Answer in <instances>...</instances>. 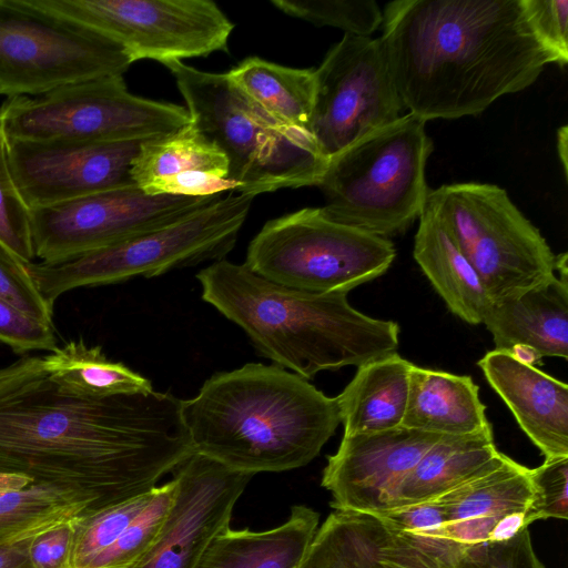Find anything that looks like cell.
Listing matches in <instances>:
<instances>
[{"label": "cell", "mask_w": 568, "mask_h": 568, "mask_svg": "<svg viewBox=\"0 0 568 568\" xmlns=\"http://www.w3.org/2000/svg\"><path fill=\"white\" fill-rule=\"evenodd\" d=\"M193 453L171 393L82 397L47 376L0 404V473L78 493L90 513L152 489Z\"/></svg>", "instance_id": "1"}, {"label": "cell", "mask_w": 568, "mask_h": 568, "mask_svg": "<svg viewBox=\"0 0 568 568\" xmlns=\"http://www.w3.org/2000/svg\"><path fill=\"white\" fill-rule=\"evenodd\" d=\"M382 27L404 106L426 122L477 115L554 63L521 0H395Z\"/></svg>", "instance_id": "2"}, {"label": "cell", "mask_w": 568, "mask_h": 568, "mask_svg": "<svg viewBox=\"0 0 568 568\" xmlns=\"http://www.w3.org/2000/svg\"><path fill=\"white\" fill-rule=\"evenodd\" d=\"M181 415L194 453L253 476L306 466L341 424L335 397L262 363L212 375Z\"/></svg>", "instance_id": "3"}, {"label": "cell", "mask_w": 568, "mask_h": 568, "mask_svg": "<svg viewBox=\"0 0 568 568\" xmlns=\"http://www.w3.org/2000/svg\"><path fill=\"white\" fill-rule=\"evenodd\" d=\"M196 278L202 300L240 326L262 356L306 379L395 353L399 326L355 310L347 294H315L220 260Z\"/></svg>", "instance_id": "4"}, {"label": "cell", "mask_w": 568, "mask_h": 568, "mask_svg": "<svg viewBox=\"0 0 568 568\" xmlns=\"http://www.w3.org/2000/svg\"><path fill=\"white\" fill-rule=\"evenodd\" d=\"M163 65L175 80L191 123L226 155L232 192L254 197L318 186L329 159L308 132L268 116L225 72L199 70L182 61Z\"/></svg>", "instance_id": "5"}, {"label": "cell", "mask_w": 568, "mask_h": 568, "mask_svg": "<svg viewBox=\"0 0 568 568\" xmlns=\"http://www.w3.org/2000/svg\"><path fill=\"white\" fill-rule=\"evenodd\" d=\"M432 151L426 121L409 112L366 134L329 158L323 213L381 237L403 233L425 207Z\"/></svg>", "instance_id": "6"}, {"label": "cell", "mask_w": 568, "mask_h": 568, "mask_svg": "<svg viewBox=\"0 0 568 568\" xmlns=\"http://www.w3.org/2000/svg\"><path fill=\"white\" fill-rule=\"evenodd\" d=\"M253 196L232 192L152 232L58 264L26 263L45 302L63 293L220 261L234 247Z\"/></svg>", "instance_id": "7"}, {"label": "cell", "mask_w": 568, "mask_h": 568, "mask_svg": "<svg viewBox=\"0 0 568 568\" xmlns=\"http://www.w3.org/2000/svg\"><path fill=\"white\" fill-rule=\"evenodd\" d=\"M191 121L179 104L131 93L123 75L94 78L0 106L6 140L123 142L172 133Z\"/></svg>", "instance_id": "8"}, {"label": "cell", "mask_w": 568, "mask_h": 568, "mask_svg": "<svg viewBox=\"0 0 568 568\" xmlns=\"http://www.w3.org/2000/svg\"><path fill=\"white\" fill-rule=\"evenodd\" d=\"M394 244L305 207L266 222L250 242L245 265L276 284L315 294H347L383 275Z\"/></svg>", "instance_id": "9"}, {"label": "cell", "mask_w": 568, "mask_h": 568, "mask_svg": "<svg viewBox=\"0 0 568 568\" xmlns=\"http://www.w3.org/2000/svg\"><path fill=\"white\" fill-rule=\"evenodd\" d=\"M425 205L444 221L491 302L556 275V255L504 189L445 184L429 191Z\"/></svg>", "instance_id": "10"}, {"label": "cell", "mask_w": 568, "mask_h": 568, "mask_svg": "<svg viewBox=\"0 0 568 568\" xmlns=\"http://www.w3.org/2000/svg\"><path fill=\"white\" fill-rule=\"evenodd\" d=\"M132 63L120 43L40 0H0V95L36 97L68 83L123 75Z\"/></svg>", "instance_id": "11"}, {"label": "cell", "mask_w": 568, "mask_h": 568, "mask_svg": "<svg viewBox=\"0 0 568 568\" xmlns=\"http://www.w3.org/2000/svg\"><path fill=\"white\" fill-rule=\"evenodd\" d=\"M120 43L133 63L162 64L227 50L233 22L210 0H40Z\"/></svg>", "instance_id": "12"}, {"label": "cell", "mask_w": 568, "mask_h": 568, "mask_svg": "<svg viewBox=\"0 0 568 568\" xmlns=\"http://www.w3.org/2000/svg\"><path fill=\"white\" fill-rule=\"evenodd\" d=\"M221 195H149L132 185L30 209L34 257L70 261L169 225Z\"/></svg>", "instance_id": "13"}, {"label": "cell", "mask_w": 568, "mask_h": 568, "mask_svg": "<svg viewBox=\"0 0 568 568\" xmlns=\"http://www.w3.org/2000/svg\"><path fill=\"white\" fill-rule=\"evenodd\" d=\"M315 70L308 131L329 159L405 109L378 39L344 34Z\"/></svg>", "instance_id": "14"}, {"label": "cell", "mask_w": 568, "mask_h": 568, "mask_svg": "<svg viewBox=\"0 0 568 568\" xmlns=\"http://www.w3.org/2000/svg\"><path fill=\"white\" fill-rule=\"evenodd\" d=\"M143 141L7 140V151L22 199L37 209L135 185L131 165Z\"/></svg>", "instance_id": "15"}, {"label": "cell", "mask_w": 568, "mask_h": 568, "mask_svg": "<svg viewBox=\"0 0 568 568\" xmlns=\"http://www.w3.org/2000/svg\"><path fill=\"white\" fill-rule=\"evenodd\" d=\"M175 498L155 541L132 568H197L253 475L193 453L175 470Z\"/></svg>", "instance_id": "16"}, {"label": "cell", "mask_w": 568, "mask_h": 568, "mask_svg": "<svg viewBox=\"0 0 568 568\" xmlns=\"http://www.w3.org/2000/svg\"><path fill=\"white\" fill-rule=\"evenodd\" d=\"M443 436L402 426L343 435L322 476L332 507L374 516L394 509L402 483Z\"/></svg>", "instance_id": "17"}, {"label": "cell", "mask_w": 568, "mask_h": 568, "mask_svg": "<svg viewBox=\"0 0 568 568\" xmlns=\"http://www.w3.org/2000/svg\"><path fill=\"white\" fill-rule=\"evenodd\" d=\"M455 541L464 549L509 539L534 523L530 468L508 456L436 498Z\"/></svg>", "instance_id": "18"}, {"label": "cell", "mask_w": 568, "mask_h": 568, "mask_svg": "<svg viewBox=\"0 0 568 568\" xmlns=\"http://www.w3.org/2000/svg\"><path fill=\"white\" fill-rule=\"evenodd\" d=\"M173 477L161 486L80 516L72 568H132L149 551L175 498Z\"/></svg>", "instance_id": "19"}, {"label": "cell", "mask_w": 568, "mask_h": 568, "mask_svg": "<svg viewBox=\"0 0 568 568\" xmlns=\"http://www.w3.org/2000/svg\"><path fill=\"white\" fill-rule=\"evenodd\" d=\"M229 160L190 121L144 140L131 165L133 183L149 195L207 196L232 192Z\"/></svg>", "instance_id": "20"}, {"label": "cell", "mask_w": 568, "mask_h": 568, "mask_svg": "<svg viewBox=\"0 0 568 568\" xmlns=\"http://www.w3.org/2000/svg\"><path fill=\"white\" fill-rule=\"evenodd\" d=\"M545 459L568 457V386L510 353L493 349L477 363Z\"/></svg>", "instance_id": "21"}, {"label": "cell", "mask_w": 568, "mask_h": 568, "mask_svg": "<svg viewBox=\"0 0 568 568\" xmlns=\"http://www.w3.org/2000/svg\"><path fill=\"white\" fill-rule=\"evenodd\" d=\"M559 276L490 303L483 324L496 348L525 346L544 357L568 358L567 253L556 256Z\"/></svg>", "instance_id": "22"}, {"label": "cell", "mask_w": 568, "mask_h": 568, "mask_svg": "<svg viewBox=\"0 0 568 568\" xmlns=\"http://www.w3.org/2000/svg\"><path fill=\"white\" fill-rule=\"evenodd\" d=\"M479 388L468 375L412 365L402 427L459 436L491 427Z\"/></svg>", "instance_id": "23"}, {"label": "cell", "mask_w": 568, "mask_h": 568, "mask_svg": "<svg viewBox=\"0 0 568 568\" xmlns=\"http://www.w3.org/2000/svg\"><path fill=\"white\" fill-rule=\"evenodd\" d=\"M413 255L447 307L468 324H483L490 298L444 221L425 205Z\"/></svg>", "instance_id": "24"}, {"label": "cell", "mask_w": 568, "mask_h": 568, "mask_svg": "<svg viewBox=\"0 0 568 568\" xmlns=\"http://www.w3.org/2000/svg\"><path fill=\"white\" fill-rule=\"evenodd\" d=\"M320 515L296 505L280 526L267 530L221 531L197 568H298L318 528Z\"/></svg>", "instance_id": "25"}, {"label": "cell", "mask_w": 568, "mask_h": 568, "mask_svg": "<svg viewBox=\"0 0 568 568\" xmlns=\"http://www.w3.org/2000/svg\"><path fill=\"white\" fill-rule=\"evenodd\" d=\"M412 365L395 352L357 367L352 381L335 397L343 435L402 426Z\"/></svg>", "instance_id": "26"}, {"label": "cell", "mask_w": 568, "mask_h": 568, "mask_svg": "<svg viewBox=\"0 0 568 568\" xmlns=\"http://www.w3.org/2000/svg\"><path fill=\"white\" fill-rule=\"evenodd\" d=\"M376 517L383 529L385 568H454L465 551L455 541L445 508L437 499Z\"/></svg>", "instance_id": "27"}, {"label": "cell", "mask_w": 568, "mask_h": 568, "mask_svg": "<svg viewBox=\"0 0 568 568\" xmlns=\"http://www.w3.org/2000/svg\"><path fill=\"white\" fill-rule=\"evenodd\" d=\"M500 455L491 427L469 435L443 436L402 483L395 508L438 498L484 471Z\"/></svg>", "instance_id": "28"}, {"label": "cell", "mask_w": 568, "mask_h": 568, "mask_svg": "<svg viewBox=\"0 0 568 568\" xmlns=\"http://www.w3.org/2000/svg\"><path fill=\"white\" fill-rule=\"evenodd\" d=\"M225 73L232 84L268 116L310 133L316 91L314 69L291 68L250 57Z\"/></svg>", "instance_id": "29"}, {"label": "cell", "mask_w": 568, "mask_h": 568, "mask_svg": "<svg viewBox=\"0 0 568 568\" xmlns=\"http://www.w3.org/2000/svg\"><path fill=\"white\" fill-rule=\"evenodd\" d=\"M48 379L59 389L102 398L153 390L151 382L122 363L109 361L99 346L71 341L42 357Z\"/></svg>", "instance_id": "30"}, {"label": "cell", "mask_w": 568, "mask_h": 568, "mask_svg": "<svg viewBox=\"0 0 568 568\" xmlns=\"http://www.w3.org/2000/svg\"><path fill=\"white\" fill-rule=\"evenodd\" d=\"M374 515L335 510L316 530L298 568H385Z\"/></svg>", "instance_id": "31"}, {"label": "cell", "mask_w": 568, "mask_h": 568, "mask_svg": "<svg viewBox=\"0 0 568 568\" xmlns=\"http://www.w3.org/2000/svg\"><path fill=\"white\" fill-rule=\"evenodd\" d=\"M90 511L85 497L51 485L32 483L0 493V544L27 539Z\"/></svg>", "instance_id": "32"}, {"label": "cell", "mask_w": 568, "mask_h": 568, "mask_svg": "<svg viewBox=\"0 0 568 568\" xmlns=\"http://www.w3.org/2000/svg\"><path fill=\"white\" fill-rule=\"evenodd\" d=\"M281 12L313 23L334 27L346 34L369 37L383 22V11L374 0H272Z\"/></svg>", "instance_id": "33"}, {"label": "cell", "mask_w": 568, "mask_h": 568, "mask_svg": "<svg viewBox=\"0 0 568 568\" xmlns=\"http://www.w3.org/2000/svg\"><path fill=\"white\" fill-rule=\"evenodd\" d=\"M0 242L23 263L34 257L31 236L30 207L14 182L7 151V140L0 129Z\"/></svg>", "instance_id": "34"}, {"label": "cell", "mask_w": 568, "mask_h": 568, "mask_svg": "<svg viewBox=\"0 0 568 568\" xmlns=\"http://www.w3.org/2000/svg\"><path fill=\"white\" fill-rule=\"evenodd\" d=\"M0 297L12 303L26 314L52 324L53 307L38 291L26 263L0 242Z\"/></svg>", "instance_id": "35"}, {"label": "cell", "mask_w": 568, "mask_h": 568, "mask_svg": "<svg viewBox=\"0 0 568 568\" xmlns=\"http://www.w3.org/2000/svg\"><path fill=\"white\" fill-rule=\"evenodd\" d=\"M454 568H545L538 559L528 531L509 539L487 541L467 548Z\"/></svg>", "instance_id": "36"}, {"label": "cell", "mask_w": 568, "mask_h": 568, "mask_svg": "<svg viewBox=\"0 0 568 568\" xmlns=\"http://www.w3.org/2000/svg\"><path fill=\"white\" fill-rule=\"evenodd\" d=\"M528 22L552 62H568V1L521 0Z\"/></svg>", "instance_id": "37"}, {"label": "cell", "mask_w": 568, "mask_h": 568, "mask_svg": "<svg viewBox=\"0 0 568 568\" xmlns=\"http://www.w3.org/2000/svg\"><path fill=\"white\" fill-rule=\"evenodd\" d=\"M534 487L531 506L532 519L568 516V457L545 459L544 464L530 469Z\"/></svg>", "instance_id": "38"}, {"label": "cell", "mask_w": 568, "mask_h": 568, "mask_svg": "<svg viewBox=\"0 0 568 568\" xmlns=\"http://www.w3.org/2000/svg\"><path fill=\"white\" fill-rule=\"evenodd\" d=\"M0 342L17 352L54 351L53 325L45 324L0 297Z\"/></svg>", "instance_id": "39"}, {"label": "cell", "mask_w": 568, "mask_h": 568, "mask_svg": "<svg viewBox=\"0 0 568 568\" xmlns=\"http://www.w3.org/2000/svg\"><path fill=\"white\" fill-rule=\"evenodd\" d=\"M78 518L52 525L32 537L28 550L32 568H72Z\"/></svg>", "instance_id": "40"}, {"label": "cell", "mask_w": 568, "mask_h": 568, "mask_svg": "<svg viewBox=\"0 0 568 568\" xmlns=\"http://www.w3.org/2000/svg\"><path fill=\"white\" fill-rule=\"evenodd\" d=\"M32 537L16 542L0 544V568H32L28 554Z\"/></svg>", "instance_id": "41"}, {"label": "cell", "mask_w": 568, "mask_h": 568, "mask_svg": "<svg viewBox=\"0 0 568 568\" xmlns=\"http://www.w3.org/2000/svg\"><path fill=\"white\" fill-rule=\"evenodd\" d=\"M33 481L22 475L0 473V493L22 488Z\"/></svg>", "instance_id": "42"}, {"label": "cell", "mask_w": 568, "mask_h": 568, "mask_svg": "<svg viewBox=\"0 0 568 568\" xmlns=\"http://www.w3.org/2000/svg\"><path fill=\"white\" fill-rule=\"evenodd\" d=\"M557 148H558L559 160L561 161V164H562L564 173H565V175H567V168H568V163H567L568 128H567V125H564L558 130Z\"/></svg>", "instance_id": "43"}]
</instances>
